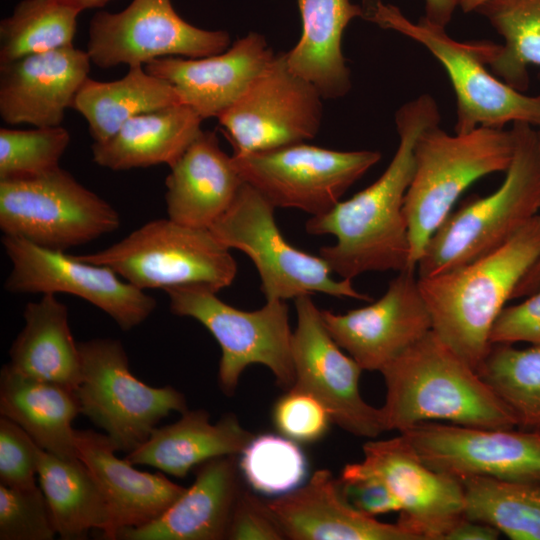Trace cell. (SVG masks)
<instances>
[{"mask_svg":"<svg viewBox=\"0 0 540 540\" xmlns=\"http://www.w3.org/2000/svg\"><path fill=\"white\" fill-rule=\"evenodd\" d=\"M440 120L439 107L429 94L403 104L395 114L399 143L381 176L306 222L307 233L336 237L335 244L319 250L334 274L352 280L367 272L416 271L410 263L404 202L414 174L416 140L423 130L440 124Z\"/></svg>","mask_w":540,"mask_h":540,"instance_id":"obj_1","label":"cell"},{"mask_svg":"<svg viewBox=\"0 0 540 540\" xmlns=\"http://www.w3.org/2000/svg\"><path fill=\"white\" fill-rule=\"evenodd\" d=\"M385 431L399 433L428 421L480 428H515L495 391L432 330L381 369Z\"/></svg>","mask_w":540,"mask_h":540,"instance_id":"obj_2","label":"cell"},{"mask_svg":"<svg viewBox=\"0 0 540 540\" xmlns=\"http://www.w3.org/2000/svg\"><path fill=\"white\" fill-rule=\"evenodd\" d=\"M540 258V215L506 243L463 266L418 277L432 331L472 368L488 354L491 328L525 274Z\"/></svg>","mask_w":540,"mask_h":540,"instance_id":"obj_3","label":"cell"},{"mask_svg":"<svg viewBox=\"0 0 540 540\" xmlns=\"http://www.w3.org/2000/svg\"><path fill=\"white\" fill-rule=\"evenodd\" d=\"M515 149L501 185L451 211L426 244L418 277L473 262L501 247L540 210V146L537 130L512 123Z\"/></svg>","mask_w":540,"mask_h":540,"instance_id":"obj_4","label":"cell"},{"mask_svg":"<svg viewBox=\"0 0 540 540\" xmlns=\"http://www.w3.org/2000/svg\"><path fill=\"white\" fill-rule=\"evenodd\" d=\"M512 130L477 127L451 135L440 124L421 132L414 146V174L405 196L412 269L427 242L462 193L478 179L505 172L513 158Z\"/></svg>","mask_w":540,"mask_h":540,"instance_id":"obj_5","label":"cell"},{"mask_svg":"<svg viewBox=\"0 0 540 540\" xmlns=\"http://www.w3.org/2000/svg\"><path fill=\"white\" fill-rule=\"evenodd\" d=\"M361 7L362 18L416 41L443 66L456 95L454 133L503 128L509 122L539 125L540 95L529 96L490 73L481 41L459 42L444 27L424 17L413 22L397 6L382 0H364Z\"/></svg>","mask_w":540,"mask_h":540,"instance_id":"obj_6","label":"cell"},{"mask_svg":"<svg viewBox=\"0 0 540 540\" xmlns=\"http://www.w3.org/2000/svg\"><path fill=\"white\" fill-rule=\"evenodd\" d=\"M107 266L138 289L202 285L214 292L229 287L237 274L230 249L208 228L168 219L147 222L98 252L72 255Z\"/></svg>","mask_w":540,"mask_h":540,"instance_id":"obj_7","label":"cell"},{"mask_svg":"<svg viewBox=\"0 0 540 540\" xmlns=\"http://www.w3.org/2000/svg\"><path fill=\"white\" fill-rule=\"evenodd\" d=\"M170 311L200 322L221 349L218 384L232 396L244 370L261 364L283 390L294 385L289 307L284 300H266L263 307L244 311L220 300L202 285H183L165 290Z\"/></svg>","mask_w":540,"mask_h":540,"instance_id":"obj_8","label":"cell"},{"mask_svg":"<svg viewBox=\"0 0 540 540\" xmlns=\"http://www.w3.org/2000/svg\"><path fill=\"white\" fill-rule=\"evenodd\" d=\"M275 207L243 183L228 209L209 228L227 248L245 253L260 277L266 300H288L323 293L362 301L372 298L353 287L351 279H334L328 263L287 242L277 226Z\"/></svg>","mask_w":540,"mask_h":540,"instance_id":"obj_9","label":"cell"},{"mask_svg":"<svg viewBox=\"0 0 540 540\" xmlns=\"http://www.w3.org/2000/svg\"><path fill=\"white\" fill-rule=\"evenodd\" d=\"M82 378L76 389L80 412L109 437L117 451L132 452L171 412L188 410L182 392L170 385L153 387L130 370L120 340L78 342Z\"/></svg>","mask_w":540,"mask_h":540,"instance_id":"obj_10","label":"cell"},{"mask_svg":"<svg viewBox=\"0 0 540 540\" xmlns=\"http://www.w3.org/2000/svg\"><path fill=\"white\" fill-rule=\"evenodd\" d=\"M114 207L61 167L0 180V229L37 246L65 251L117 230Z\"/></svg>","mask_w":540,"mask_h":540,"instance_id":"obj_11","label":"cell"},{"mask_svg":"<svg viewBox=\"0 0 540 540\" xmlns=\"http://www.w3.org/2000/svg\"><path fill=\"white\" fill-rule=\"evenodd\" d=\"M232 156L243 181L275 208L311 216L331 210L381 158L377 151H338L305 142Z\"/></svg>","mask_w":540,"mask_h":540,"instance_id":"obj_12","label":"cell"},{"mask_svg":"<svg viewBox=\"0 0 540 540\" xmlns=\"http://www.w3.org/2000/svg\"><path fill=\"white\" fill-rule=\"evenodd\" d=\"M323 99L312 83L291 71L281 52L217 119L233 155L264 152L313 139Z\"/></svg>","mask_w":540,"mask_h":540,"instance_id":"obj_13","label":"cell"},{"mask_svg":"<svg viewBox=\"0 0 540 540\" xmlns=\"http://www.w3.org/2000/svg\"><path fill=\"white\" fill-rule=\"evenodd\" d=\"M230 45L228 32L188 23L171 0H132L120 12L100 11L91 18L86 51L91 63L109 69L145 65L163 57H206Z\"/></svg>","mask_w":540,"mask_h":540,"instance_id":"obj_14","label":"cell"},{"mask_svg":"<svg viewBox=\"0 0 540 540\" xmlns=\"http://www.w3.org/2000/svg\"><path fill=\"white\" fill-rule=\"evenodd\" d=\"M11 262L4 287L11 293H67L96 306L123 330L143 323L156 300L125 281L112 269L75 259L64 251L37 246L23 238L3 235Z\"/></svg>","mask_w":540,"mask_h":540,"instance_id":"obj_15","label":"cell"},{"mask_svg":"<svg viewBox=\"0 0 540 540\" xmlns=\"http://www.w3.org/2000/svg\"><path fill=\"white\" fill-rule=\"evenodd\" d=\"M297 324L292 336L294 388L319 400L334 424L355 436L374 439L385 431L380 408L361 395L363 369L336 343L310 295L294 299Z\"/></svg>","mask_w":540,"mask_h":540,"instance_id":"obj_16","label":"cell"},{"mask_svg":"<svg viewBox=\"0 0 540 540\" xmlns=\"http://www.w3.org/2000/svg\"><path fill=\"white\" fill-rule=\"evenodd\" d=\"M422 461L459 480L492 477L540 483V432L428 421L402 432Z\"/></svg>","mask_w":540,"mask_h":540,"instance_id":"obj_17","label":"cell"},{"mask_svg":"<svg viewBox=\"0 0 540 540\" xmlns=\"http://www.w3.org/2000/svg\"><path fill=\"white\" fill-rule=\"evenodd\" d=\"M362 450L363 459L344 468L380 478L400 503L397 523L419 540H444L465 517L461 481L426 465L404 434L368 439Z\"/></svg>","mask_w":540,"mask_h":540,"instance_id":"obj_18","label":"cell"},{"mask_svg":"<svg viewBox=\"0 0 540 540\" xmlns=\"http://www.w3.org/2000/svg\"><path fill=\"white\" fill-rule=\"evenodd\" d=\"M415 272H398L383 296L367 306L343 314L321 310L330 335L363 370L380 372L432 330Z\"/></svg>","mask_w":540,"mask_h":540,"instance_id":"obj_19","label":"cell"},{"mask_svg":"<svg viewBox=\"0 0 540 540\" xmlns=\"http://www.w3.org/2000/svg\"><path fill=\"white\" fill-rule=\"evenodd\" d=\"M87 51L73 45L0 63V116L10 125H61L88 78Z\"/></svg>","mask_w":540,"mask_h":540,"instance_id":"obj_20","label":"cell"},{"mask_svg":"<svg viewBox=\"0 0 540 540\" xmlns=\"http://www.w3.org/2000/svg\"><path fill=\"white\" fill-rule=\"evenodd\" d=\"M275 57L263 35L250 32L224 52L200 57H163L144 65L147 72L168 81L181 104L204 120L230 108Z\"/></svg>","mask_w":540,"mask_h":540,"instance_id":"obj_21","label":"cell"},{"mask_svg":"<svg viewBox=\"0 0 540 540\" xmlns=\"http://www.w3.org/2000/svg\"><path fill=\"white\" fill-rule=\"evenodd\" d=\"M268 504L286 539L419 540L398 523H384L356 509L327 469L315 471L302 486Z\"/></svg>","mask_w":540,"mask_h":540,"instance_id":"obj_22","label":"cell"},{"mask_svg":"<svg viewBox=\"0 0 540 540\" xmlns=\"http://www.w3.org/2000/svg\"><path fill=\"white\" fill-rule=\"evenodd\" d=\"M191 486L157 519L123 529L121 540H223L243 490L238 455L210 459L194 468Z\"/></svg>","mask_w":540,"mask_h":540,"instance_id":"obj_23","label":"cell"},{"mask_svg":"<svg viewBox=\"0 0 540 540\" xmlns=\"http://www.w3.org/2000/svg\"><path fill=\"white\" fill-rule=\"evenodd\" d=\"M78 458L93 475L108 505L113 540L119 531L148 524L162 515L186 490L165 476L134 468L116 456L105 433L75 429Z\"/></svg>","mask_w":540,"mask_h":540,"instance_id":"obj_24","label":"cell"},{"mask_svg":"<svg viewBox=\"0 0 540 540\" xmlns=\"http://www.w3.org/2000/svg\"><path fill=\"white\" fill-rule=\"evenodd\" d=\"M244 183L214 131L198 134L166 177L168 218L191 227L210 228L228 209Z\"/></svg>","mask_w":540,"mask_h":540,"instance_id":"obj_25","label":"cell"},{"mask_svg":"<svg viewBox=\"0 0 540 540\" xmlns=\"http://www.w3.org/2000/svg\"><path fill=\"white\" fill-rule=\"evenodd\" d=\"M254 434L245 429L232 413L210 422L204 409L187 410L177 421L156 427L148 439L125 459L133 465H147L184 478L210 459L239 455Z\"/></svg>","mask_w":540,"mask_h":540,"instance_id":"obj_26","label":"cell"},{"mask_svg":"<svg viewBox=\"0 0 540 540\" xmlns=\"http://www.w3.org/2000/svg\"><path fill=\"white\" fill-rule=\"evenodd\" d=\"M302 33L287 54L292 72L312 83L324 99H338L351 89V72L342 51L347 25L363 16L350 0H297Z\"/></svg>","mask_w":540,"mask_h":540,"instance_id":"obj_27","label":"cell"},{"mask_svg":"<svg viewBox=\"0 0 540 540\" xmlns=\"http://www.w3.org/2000/svg\"><path fill=\"white\" fill-rule=\"evenodd\" d=\"M76 390L23 376L6 363L0 371V416L23 428L43 450L78 459L74 419L80 414Z\"/></svg>","mask_w":540,"mask_h":540,"instance_id":"obj_28","label":"cell"},{"mask_svg":"<svg viewBox=\"0 0 540 540\" xmlns=\"http://www.w3.org/2000/svg\"><path fill=\"white\" fill-rule=\"evenodd\" d=\"M203 119L191 107L175 104L137 115L103 143L92 144L93 161L123 171L172 166L201 132Z\"/></svg>","mask_w":540,"mask_h":540,"instance_id":"obj_29","label":"cell"},{"mask_svg":"<svg viewBox=\"0 0 540 540\" xmlns=\"http://www.w3.org/2000/svg\"><path fill=\"white\" fill-rule=\"evenodd\" d=\"M23 317L24 327L9 349V367L23 376L76 390L82 362L67 306L47 293L39 301L27 303Z\"/></svg>","mask_w":540,"mask_h":540,"instance_id":"obj_30","label":"cell"},{"mask_svg":"<svg viewBox=\"0 0 540 540\" xmlns=\"http://www.w3.org/2000/svg\"><path fill=\"white\" fill-rule=\"evenodd\" d=\"M37 477L61 539H86L88 532L96 529L104 539L113 540L106 500L79 458L62 459L39 447Z\"/></svg>","mask_w":540,"mask_h":540,"instance_id":"obj_31","label":"cell"},{"mask_svg":"<svg viewBox=\"0 0 540 540\" xmlns=\"http://www.w3.org/2000/svg\"><path fill=\"white\" fill-rule=\"evenodd\" d=\"M180 103L168 81L150 74L144 65H135L115 81L88 77L76 93L72 108L87 121L93 143H103L129 119Z\"/></svg>","mask_w":540,"mask_h":540,"instance_id":"obj_32","label":"cell"},{"mask_svg":"<svg viewBox=\"0 0 540 540\" xmlns=\"http://www.w3.org/2000/svg\"><path fill=\"white\" fill-rule=\"evenodd\" d=\"M475 12L504 40L502 45L481 41L485 64L497 78L525 92L528 67H540V0H486Z\"/></svg>","mask_w":540,"mask_h":540,"instance_id":"obj_33","label":"cell"},{"mask_svg":"<svg viewBox=\"0 0 540 540\" xmlns=\"http://www.w3.org/2000/svg\"><path fill=\"white\" fill-rule=\"evenodd\" d=\"M464 515L512 540H540V483L474 476L461 479Z\"/></svg>","mask_w":540,"mask_h":540,"instance_id":"obj_34","label":"cell"},{"mask_svg":"<svg viewBox=\"0 0 540 540\" xmlns=\"http://www.w3.org/2000/svg\"><path fill=\"white\" fill-rule=\"evenodd\" d=\"M81 12L58 0H22L0 22V63L73 45Z\"/></svg>","mask_w":540,"mask_h":540,"instance_id":"obj_35","label":"cell"},{"mask_svg":"<svg viewBox=\"0 0 540 540\" xmlns=\"http://www.w3.org/2000/svg\"><path fill=\"white\" fill-rule=\"evenodd\" d=\"M477 372L509 408L518 428L540 432V346L493 344Z\"/></svg>","mask_w":540,"mask_h":540,"instance_id":"obj_36","label":"cell"},{"mask_svg":"<svg viewBox=\"0 0 540 540\" xmlns=\"http://www.w3.org/2000/svg\"><path fill=\"white\" fill-rule=\"evenodd\" d=\"M241 476L258 494L278 498L308 478V461L298 443L283 435L254 436L238 455Z\"/></svg>","mask_w":540,"mask_h":540,"instance_id":"obj_37","label":"cell"},{"mask_svg":"<svg viewBox=\"0 0 540 540\" xmlns=\"http://www.w3.org/2000/svg\"><path fill=\"white\" fill-rule=\"evenodd\" d=\"M61 125L20 130L0 129V180L37 177L60 168L70 143Z\"/></svg>","mask_w":540,"mask_h":540,"instance_id":"obj_38","label":"cell"},{"mask_svg":"<svg viewBox=\"0 0 540 540\" xmlns=\"http://www.w3.org/2000/svg\"><path fill=\"white\" fill-rule=\"evenodd\" d=\"M56 534L40 487L0 484V540H52Z\"/></svg>","mask_w":540,"mask_h":540,"instance_id":"obj_39","label":"cell"},{"mask_svg":"<svg viewBox=\"0 0 540 540\" xmlns=\"http://www.w3.org/2000/svg\"><path fill=\"white\" fill-rule=\"evenodd\" d=\"M272 420L281 435L297 443H314L329 431L332 420L313 395L292 387L275 402Z\"/></svg>","mask_w":540,"mask_h":540,"instance_id":"obj_40","label":"cell"},{"mask_svg":"<svg viewBox=\"0 0 540 540\" xmlns=\"http://www.w3.org/2000/svg\"><path fill=\"white\" fill-rule=\"evenodd\" d=\"M38 449L23 428L0 416V484L14 488L36 487Z\"/></svg>","mask_w":540,"mask_h":540,"instance_id":"obj_41","label":"cell"},{"mask_svg":"<svg viewBox=\"0 0 540 540\" xmlns=\"http://www.w3.org/2000/svg\"><path fill=\"white\" fill-rule=\"evenodd\" d=\"M226 539L282 540L286 537L268 502L243 488L235 504Z\"/></svg>","mask_w":540,"mask_h":540,"instance_id":"obj_42","label":"cell"},{"mask_svg":"<svg viewBox=\"0 0 540 540\" xmlns=\"http://www.w3.org/2000/svg\"><path fill=\"white\" fill-rule=\"evenodd\" d=\"M517 342L540 346V289L523 302L504 307L491 328V345Z\"/></svg>","mask_w":540,"mask_h":540,"instance_id":"obj_43","label":"cell"},{"mask_svg":"<svg viewBox=\"0 0 540 540\" xmlns=\"http://www.w3.org/2000/svg\"><path fill=\"white\" fill-rule=\"evenodd\" d=\"M337 479L344 497L362 513L376 517L400 512L399 501L380 478L369 474L354 473L343 468Z\"/></svg>","mask_w":540,"mask_h":540,"instance_id":"obj_44","label":"cell"},{"mask_svg":"<svg viewBox=\"0 0 540 540\" xmlns=\"http://www.w3.org/2000/svg\"><path fill=\"white\" fill-rule=\"evenodd\" d=\"M500 534L490 524L464 517L447 533L444 540H495Z\"/></svg>","mask_w":540,"mask_h":540,"instance_id":"obj_45","label":"cell"},{"mask_svg":"<svg viewBox=\"0 0 540 540\" xmlns=\"http://www.w3.org/2000/svg\"><path fill=\"white\" fill-rule=\"evenodd\" d=\"M459 5L460 0H424L423 17L432 24L446 28Z\"/></svg>","mask_w":540,"mask_h":540,"instance_id":"obj_46","label":"cell"},{"mask_svg":"<svg viewBox=\"0 0 540 540\" xmlns=\"http://www.w3.org/2000/svg\"><path fill=\"white\" fill-rule=\"evenodd\" d=\"M540 289V258L517 285L512 299L529 296ZM511 299V300H512Z\"/></svg>","mask_w":540,"mask_h":540,"instance_id":"obj_47","label":"cell"},{"mask_svg":"<svg viewBox=\"0 0 540 540\" xmlns=\"http://www.w3.org/2000/svg\"><path fill=\"white\" fill-rule=\"evenodd\" d=\"M58 1L82 12L83 10H87V9L103 7L111 0H58Z\"/></svg>","mask_w":540,"mask_h":540,"instance_id":"obj_48","label":"cell"},{"mask_svg":"<svg viewBox=\"0 0 540 540\" xmlns=\"http://www.w3.org/2000/svg\"><path fill=\"white\" fill-rule=\"evenodd\" d=\"M486 0H460L459 8L465 13L475 12V10Z\"/></svg>","mask_w":540,"mask_h":540,"instance_id":"obj_49","label":"cell"},{"mask_svg":"<svg viewBox=\"0 0 540 540\" xmlns=\"http://www.w3.org/2000/svg\"><path fill=\"white\" fill-rule=\"evenodd\" d=\"M539 80H540V73H539ZM537 136H538V142H539V146H540V123L538 125Z\"/></svg>","mask_w":540,"mask_h":540,"instance_id":"obj_50","label":"cell"}]
</instances>
